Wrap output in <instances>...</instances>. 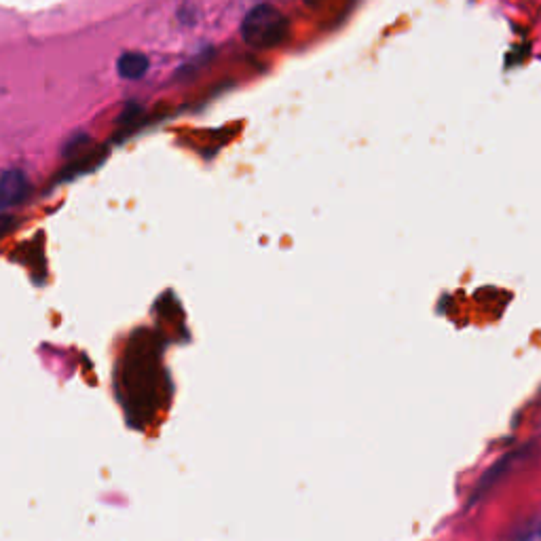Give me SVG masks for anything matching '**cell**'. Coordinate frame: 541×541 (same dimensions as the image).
Masks as SVG:
<instances>
[{"instance_id": "3957f363", "label": "cell", "mask_w": 541, "mask_h": 541, "mask_svg": "<svg viewBox=\"0 0 541 541\" xmlns=\"http://www.w3.org/2000/svg\"><path fill=\"white\" fill-rule=\"evenodd\" d=\"M117 68H119L123 79H140L148 70V60H146V55H142V53L129 51V53L121 55Z\"/></svg>"}, {"instance_id": "277c9868", "label": "cell", "mask_w": 541, "mask_h": 541, "mask_svg": "<svg viewBox=\"0 0 541 541\" xmlns=\"http://www.w3.org/2000/svg\"><path fill=\"white\" fill-rule=\"evenodd\" d=\"M15 227V218L9 214H0V237H5Z\"/></svg>"}, {"instance_id": "6da1fadb", "label": "cell", "mask_w": 541, "mask_h": 541, "mask_svg": "<svg viewBox=\"0 0 541 541\" xmlns=\"http://www.w3.org/2000/svg\"><path fill=\"white\" fill-rule=\"evenodd\" d=\"M241 36L256 49H271L282 45L288 36L286 15L271 5H258L246 15L244 24H241Z\"/></svg>"}, {"instance_id": "7a4b0ae2", "label": "cell", "mask_w": 541, "mask_h": 541, "mask_svg": "<svg viewBox=\"0 0 541 541\" xmlns=\"http://www.w3.org/2000/svg\"><path fill=\"white\" fill-rule=\"evenodd\" d=\"M28 193L26 176L17 170L5 172L0 178V210L13 208L15 203H20Z\"/></svg>"}]
</instances>
